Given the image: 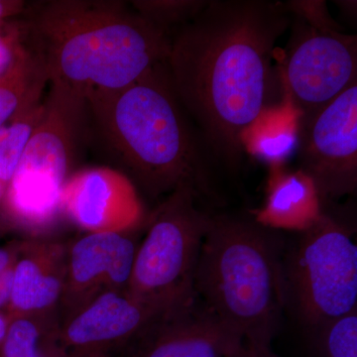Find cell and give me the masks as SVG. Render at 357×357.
Masks as SVG:
<instances>
[{
	"instance_id": "1",
	"label": "cell",
	"mask_w": 357,
	"mask_h": 357,
	"mask_svg": "<svg viewBox=\"0 0 357 357\" xmlns=\"http://www.w3.org/2000/svg\"><path fill=\"white\" fill-rule=\"evenodd\" d=\"M292 20L279 0H208L170 37L166 67L174 91L232 172L248 136L285 96L275 49Z\"/></svg>"
},
{
	"instance_id": "2",
	"label": "cell",
	"mask_w": 357,
	"mask_h": 357,
	"mask_svg": "<svg viewBox=\"0 0 357 357\" xmlns=\"http://www.w3.org/2000/svg\"><path fill=\"white\" fill-rule=\"evenodd\" d=\"M86 100L136 190L158 199L187 188L204 206L220 204L222 164L178 100L166 61L126 88Z\"/></svg>"
},
{
	"instance_id": "3",
	"label": "cell",
	"mask_w": 357,
	"mask_h": 357,
	"mask_svg": "<svg viewBox=\"0 0 357 357\" xmlns=\"http://www.w3.org/2000/svg\"><path fill=\"white\" fill-rule=\"evenodd\" d=\"M49 83L83 96L126 88L166 61L170 36L121 1L54 0L31 21Z\"/></svg>"
},
{
	"instance_id": "4",
	"label": "cell",
	"mask_w": 357,
	"mask_h": 357,
	"mask_svg": "<svg viewBox=\"0 0 357 357\" xmlns=\"http://www.w3.org/2000/svg\"><path fill=\"white\" fill-rule=\"evenodd\" d=\"M286 241L253 215L213 213L195 276L204 307L248 344L271 345L285 310Z\"/></svg>"
},
{
	"instance_id": "5",
	"label": "cell",
	"mask_w": 357,
	"mask_h": 357,
	"mask_svg": "<svg viewBox=\"0 0 357 357\" xmlns=\"http://www.w3.org/2000/svg\"><path fill=\"white\" fill-rule=\"evenodd\" d=\"M86 110L83 96L51 84L43 117L0 202L2 218L26 239L52 238L65 220L61 196L73 174Z\"/></svg>"
},
{
	"instance_id": "6",
	"label": "cell",
	"mask_w": 357,
	"mask_h": 357,
	"mask_svg": "<svg viewBox=\"0 0 357 357\" xmlns=\"http://www.w3.org/2000/svg\"><path fill=\"white\" fill-rule=\"evenodd\" d=\"M211 215L192 190L167 196L138 245L128 292L162 314L194 304L195 276Z\"/></svg>"
},
{
	"instance_id": "7",
	"label": "cell",
	"mask_w": 357,
	"mask_h": 357,
	"mask_svg": "<svg viewBox=\"0 0 357 357\" xmlns=\"http://www.w3.org/2000/svg\"><path fill=\"white\" fill-rule=\"evenodd\" d=\"M285 310L309 333L357 310V246L352 230L326 208L286 243Z\"/></svg>"
},
{
	"instance_id": "8",
	"label": "cell",
	"mask_w": 357,
	"mask_h": 357,
	"mask_svg": "<svg viewBox=\"0 0 357 357\" xmlns=\"http://www.w3.org/2000/svg\"><path fill=\"white\" fill-rule=\"evenodd\" d=\"M290 28L279 68L284 93L297 114H314L357 83V37L317 29L294 16Z\"/></svg>"
},
{
	"instance_id": "9",
	"label": "cell",
	"mask_w": 357,
	"mask_h": 357,
	"mask_svg": "<svg viewBox=\"0 0 357 357\" xmlns=\"http://www.w3.org/2000/svg\"><path fill=\"white\" fill-rule=\"evenodd\" d=\"M299 170L311 178L323 206L356 194L357 83L325 109L297 115Z\"/></svg>"
},
{
	"instance_id": "10",
	"label": "cell",
	"mask_w": 357,
	"mask_h": 357,
	"mask_svg": "<svg viewBox=\"0 0 357 357\" xmlns=\"http://www.w3.org/2000/svg\"><path fill=\"white\" fill-rule=\"evenodd\" d=\"M159 316L128 290L103 293L61 319L65 357H114Z\"/></svg>"
},
{
	"instance_id": "11",
	"label": "cell",
	"mask_w": 357,
	"mask_h": 357,
	"mask_svg": "<svg viewBox=\"0 0 357 357\" xmlns=\"http://www.w3.org/2000/svg\"><path fill=\"white\" fill-rule=\"evenodd\" d=\"M61 208L65 220L88 234H128L142 218L135 185L109 167L73 173L63 189Z\"/></svg>"
},
{
	"instance_id": "12",
	"label": "cell",
	"mask_w": 357,
	"mask_h": 357,
	"mask_svg": "<svg viewBox=\"0 0 357 357\" xmlns=\"http://www.w3.org/2000/svg\"><path fill=\"white\" fill-rule=\"evenodd\" d=\"M138 245L128 234H88L69 244L61 319L103 293L128 290Z\"/></svg>"
},
{
	"instance_id": "13",
	"label": "cell",
	"mask_w": 357,
	"mask_h": 357,
	"mask_svg": "<svg viewBox=\"0 0 357 357\" xmlns=\"http://www.w3.org/2000/svg\"><path fill=\"white\" fill-rule=\"evenodd\" d=\"M243 342L197 299L155 319L114 357H227Z\"/></svg>"
},
{
	"instance_id": "14",
	"label": "cell",
	"mask_w": 357,
	"mask_h": 357,
	"mask_svg": "<svg viewBox=\"0 0 357 357\" xmlns=\"http://www.w3.org/2000/svg\"><path fill=\"white\" fill-rule=\"evenodd\" d=\"M69 244L55 238L25 239L18 244L9 319L59 309L64 290Z\"/></svg>"
},
{
	"instance_id": "15",
	"label": "cell",
	"mask_w": 357,
	"mask_h": 357,
	"mask_svg": "<svg viewBox=\"0 0 357 357\" xmlns=\"http://www.w3.org/2000/svg\"><path fill=\"white\" fill-rule=\"evenodd\" d=\"M324 213L321 199L311 178L300 171L271 169L264 206L253 217L269 227L304 231L318 222Z\"/></svg>"
},
{
	"instance_id": "16",
	"label": "cell",
	"mask_w": 357,
	"mask_h": 357,
	"mask_svg": "<svg viewBox=\"0 0 357 357\" xmlns=\"http://www.w3.org/2000/svg\"><path fill=\"white\" fill-rule=\"evenodd\" d=\"M59 309L9 319L0 357H65Z\"/></svg>"
},
{
	"instance_id": "17",
	"label": "cell",
	"mask_w": 357,
	"mask_h": 357,
	"mask_svg": "<svg viewBox=\"0 0 357 357\" xmlns=\"http://www.w3.org/2000/svg\"><path fill=\"white\" fill-rule=\"evenodd\" d=\"M49 83L41 54L36 47L18 45L13 62L0 75V128L28 100L43 95Z\"/></svg>"
},
{
	"instance_id": "18",
	"label": "cell",
	"mask_w": 357,
	"mask_h": 357,
	"mask_svg": "<svg viewBox=\"0 0 357 357\" xmlns=\"http://www.w3.org/2000/svg\"><path fill=\"white\" fill-rule=\"evenodd\" d=\"M44 112L43 95L33 96L0 128V183L6 189Z\"/></svg>"
},
{
	"instance_id": "19",
	"label": "cell",
	"mask_w": 357,
	"mask_h": 357,
	"mask_svg": "<svg viewBox=\"0 0 357 357\" xmlns=\"http://www.w3.org/2000/svg\"><path fill=\"white\" fill-rule=\"evenodd\" d=\"M306 335L310 357H357V310Z\"/></svg>"
},
{
	"instance_id": "20",
	"label": "cell",
	"mask_w": 357,
	"mask_h": 357,
	"mask_svg": "<svg viewBox=\"0 0 357 357\" xmlns=\"http://www.w3.org/2000/svg\"><path fill=\"white\" fill-rule=\"evenodd\" d=\"M297 117L293 122L263 129L248 136L245 149L271 169L283 168L297 154Z\"/></svg>"
},
{
	"instance_id": "21",
	"label": "cell",
	"mask_w": 357,
	"mask_h": 357,
	"mask_svg": "<svg viewBox=\"0 0 357 357\" xmlns=\"http://www.w3.org/2000/svg\"><path fill=\"white\" fill-rule=\"evenodd\" d=\"M208 0H137L131 6L145 20L169 35V30L181 27L194 20Z\"/></svg>"
},
{
	"instance_id": "22",
	"label": "cell",
	"mask_w": 357,
	"mask_h": 357,
	"mask_svg": "<svg viewBox=\"0 0 357 357\" xmlns=\"http://www.w3.org/2000/svg\"><path fill=\"white\" fill-rule=\"evenodd\" d=\"M286 6L294 17L319 30L344 32V27L333 20L324 0H291Z\"/></svg>"
},
{
	"instance_id": "23",
	"label": "cell",
	"mask_w": 357,
	"mask_h": 357,
	"mask_svg": "<svg viewBox=\"0 0 357 357\" xmlns=\"http://www.w3.org/2000/svg\"><path fill=\"white\" fill-rule=\"evenodd\" d=\"M1 28L2 21H0V75L11 64L16 49L21 43L20 33L17 29L3 33Z\"/></svg>"
},
{
	"instance_id": "24",
	"label": "cell",
	"mask_w": 357,
	"mask_h": 357,
	"mask_svg": "<svg viewBox=\"0 0 357 357\" xmlns=\"http://www.w3.org/2000/svg\"><path fill=\"white\" fill-rule=\"evenodd\" d=\"M14 264V263H13ZM13 265L0 272V312L9 306L13 288Z\"/></svg>"
},
{
	"instance_id": "25",
	"label": "cell",
	"mask_w": 357,
	"mask_h": 357,
	"mask_svg": "<svg viewBox=\"0 0 357 357\" xmlns=\"http://www.w3.org/2000/svg\"><path fill=\"white\" fill-rule=\"evenodd\" d=\"M25 6V2L21 0H0V21L20 15Z\"/></svg>"
},
{
	"instance_id": "26",
	"label": "cell",
	"mask_w": 357,
	"mask_h": 357,
	"mask_svg": "<svg viewBox=\"0 0 357 357\" xmlns=\"http://www.w3.org/2000/svg\"><path fill=\"white\" fill-rule=\"evenodd\" d=\"M18 244L20 243L0 248V272L13 266L15 261L16 255H17Z\"/></svg>"
},
{
	"instance_id": "27",
	"label": "cell",
	"mask_w": 357,
	"mask_h": 357,
	"mask_svg": "<svg viewBox=\"0 0 357 357\" xmlns=\"http://www.w3.org/2000/svg\"><path fill=\"white\" fill-rule=\"evenodd\" d=\"M248 344L250 347L251 351H252L253 357H279L272 351L271 345Z\"/></svg>"
},
{
	"instance_id": "28",
	"label": "cell",
	"mask_w": 357,
	"mask_h": 357,
	"mask_svg": "<svg viewBox=\"0 0 357 357\" xmlns=\"http://www.w3.org/2000/svg\"><path fill=\"white\" fill-rule=\"evenodd\" d=\"M337 6L340 7V11L344 14L345 17L349 20H356V1H335Z\"/></svg>"
},
{
	"instance_id": "29",
	"label": "cell",
	"mask_w": 357,
	"mask_h": 357,
	"mask_svg": "<svg viewBox=\"0 0 357 357\" xmlns=\"http://www.w3.org/2000/svg\"><path fill=\"white\" fill-rule=\"evenodd\" d=\"M9 318L6 312H0V345L6 337L7 328H8Z\"/></svg>"
},
{
	"instance_id": "30",
	"label": "cell",
	"mask_w": 357,
	"mask_h": 357,
	"mask_svg": "<svg viewBox=\"0 0 357 357\" xmlns=\"http://www.w3.org/2000/svg\"><path fill=\"white\" fill-rule=\"evenodd\" d=\"M227 357H253V356L250 347H249V345L244 342L241 347H239L236 351L231 352V354Z\"/></svg>"
},
{
	"instance_id": "31",
	"label": "cell",
	"mask_w": 357,
	"mask_h": 357,
	"mask_svg": "<svg viewBox=\"0 0 357 357\" xmlns=\"http://www.w3.org/2000/svg\"><path fill=\"white\" fill-rule=\"evenodd\" d=\"M4 192H6V187L0 183V202L3 198Z\"/></svg>"
}]
</instances>
